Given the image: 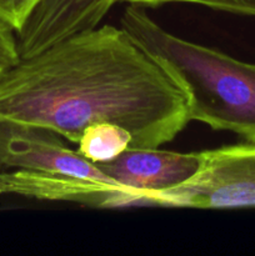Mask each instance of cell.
<instances>
[{
	"label": "cell",
	"instance_id": "9",
	"mask_svg": "<svg viewBox=\"0 0 255 256\" xmlns=\"http://www.w3.org/2000/svg\"><path fill=\"white\" fill-rule=\"evenodd\" d=\"M142 6H158L166 2H189L204 5L215 10L232 12V14L255 16V0H118Z\"/></svg>",
	"mask_w": 255,
	"mask_h": 256
},
{
	"label": "cell",
	"instance_id": "4",
	"mask_svg": "<svg viewBox=\"0 0 255 256\" xmlns=\"http://www.w3.org/2000/svg\"><path fill=\"white\" fill-rule=\"evenodd\" d=\"M0 165L4 169L79 176L118 184L96 164L64 144L52 130L0 119Z\"/></svg>",
	"mask_w": 255,
	"mask_h": 256
},
{
	"label": "cell",
	"instance_id": "6",
	"mask_svg": "<svg viewBox=\"0 0 255 256\" xmlns=\"http://www.w3.org/2000/svg\"><path fill=\"white\" fill-rule=\"evenodd\" d=\"M202 165L200 152H175L158 148H129L115 159L96 162L105 175L122 186L152 194L170 190L194 176Z\"/></svg>",
	"mask_w": 255,
	"mask_h": 256
},
{
	"label": "cell",
	"instance_id": "12",
	"mask_svg": "<svg viewBox=\"0 0 255 256\" xmlns=\"http://www.w3.org/2000/svg\"><path fill=\"white\" fill-rule=\"evenodd\" d=\"M8 68H10V66H8L6 64H4V62H0V75H2V72H4L5 70L8 69Z\"/></svg>",
	"mask_w": 255,
	"mask_h": 256
},
{
	"label": "cell",
	"instance_id": "10",
	"mask_svg": "<svg viewBox=\"0 0 255 256\" xmlns=\"http://www.w3.org/2000/svg\"><path fill=\"white\" fill-rule=\"evenodd\" d=\"M39 0H0V22L19 32Z\"/></svg>",
	"mask_w": 255,
	"mask_h": 256
},
{
	"label": "cell",
	"instance_id": "1",
	"mask_svg": "<svg viewBox=\"0 0 255 256\" xmlns=\"http://www.w3.org/2000/svg\"><path fill=\"white\" fill-rule=\"evenodd\" d=\"M0 119L38 125L76 144L98 122L132 134V148L172 142L190 122L168 72L120 28L65 38L0 75Z\"/></svg>",
	"mask_w": 255,
	"mask_h": 256
},
{
	"label": "cell",
	"instance_id": "2",
	"mask_svg": "<svg viewBox=\"0 0 255 256\" xmlns=\"http://www.w3.org/2000/svg\"><path fill=\"white\" fill-rule=\"evenodd\" d=\"M120 26L180 88L190 122L255 142V64L172 34L142 5L130 4Z\"/></svg>",
	"mask_w": 255,
	"mask_h": 256
},
{
	"label": "cell",
	"instance_id": "5",
	"mask_svg": "<svg viewBox=\"0 0 255 256\" xmlns=\"http://www.w3.org/2000/svg\"><path fill=\"white\" fill-rule=\"evenodd\" d=\"M0 194L38 200L78 202L94 208L150 206V195L119 184L29 170L0 172Z\"/></svg>",
	"mask_w": 255,
	"mask_h": 256
},
{
	"label": "cell",
	"instance_id": "8",
	"mask_svg": "<svg viewBox=\"0 0 255 256\" xmlns=\"http://www.w3.org/2000/svg\"><path fill=\"white\" fill-rule=\"evenodd\" d=\"M78 144L82 156L92 162H106L132 148V136L126 129L112 122H98L82 132Z\"/></svg>",
	"mask_w": 255,
	"mask_h": 256
},
{
	"label": "cell",
	"instance_id": "11",
	"mask_svg": "<svg viewBox=\"0 0 255 256\" xmlns=\"http://www.w3.org/2000/svg\"><path fill=\"white\" fill-rule=\"evenodd\" d=\"M20 60L14 30L0 22V62L12 66Z\"/></svg>",
	"mask_w": 255,
	"mask_h": 256
},
{
	"label": "cell",
	"instance_id": "3",
	"mask_svg": "<svg viewBox=\"0 0 255 256\" xmlns=\"http://www.w3.org/2000/svg\"><path fill=\"white\" fill-rule=\"evenodd\" d=\"M194 176L152 195V205L194 209L255 208V142L225 145L200 152Z\"/></svg>",
	"mask_w": 255,
	"mask_h": 256
},
{
	"label": "cell",
	"instance_id": "7",
	"mask_svg": "<svg viewBox=\"0 0 255 256\" xmlns=\"http://www.w3.org/2000/svg\"><path fill=\"white\" fill-rule=\"evenodd\" d=\"M118 0H39L16 32L20 59L99 26Z\"/></svg>",
	"mask_w": 255,
	"mask_h": 256
},
{
	"label": "cell",
	"instance_id": "13",
	"mask_svg": "<svg viewBox=\"0 0 255 256\" xmlns=\"http://www.w3.org/2000/svg\"><path fill=\"white\" fill-rule=\"evenodd\" d=\"M2 165H0V172H2Z\"/></svg>",
	"mask_w": 255,
	"mask_h": 256
}]
</instances>
